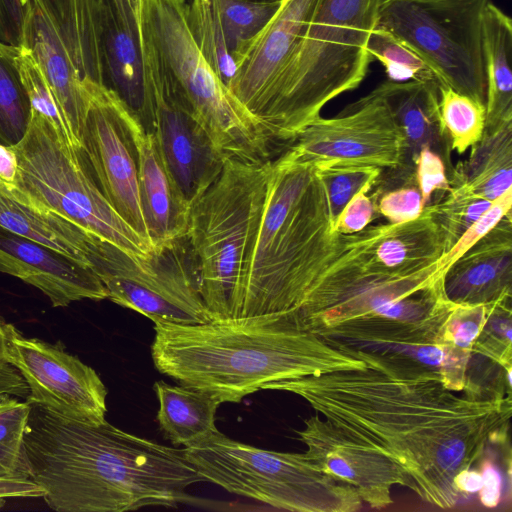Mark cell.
I'll use <instances>...</instances> for the list:
<instances>
[{
  "mask_svg": "<svg viewBox=\"0 0 512 512\" xmlns=\"http://www.w3.org/2000/svg\"><path fill=\"white\" fill-rule=\"evenodd\" d=\"M364 369L272 382L263 390L296 394L326 420L398 464L410 489L441 509L462 498L458 476L507 440L510 395L459 396L440 375L374 353L341 348Z\"/></svg>",
  "mask_w": 512,
  "mask_h": 512,
  "instance_id": "1",
  "label": "cell"
},
{
  "mask_svg": "<svg viewBox=\"0 0 512 512\" xmlns=\"http://www.w3.org/2000/svg\"><path fill=\"white\" fill-rule=\"evenodd\" d=\"M30 405L24 436L30 479L50 509L123 512L196 501L187 489L204 480L183 449L106 420L86 423Z\"/></svg>",
  "mask_w": 512,
  "mask_h": 512,
  "instance_id": "2",
  "label": "cell"
},
{
  "mask_svg": "<svg viewBox=\"0 0 512 512\" xmlns=\"http://www.w3.org/2000/svg\"><path fill=\"white\" fill-rule=\"evenodd\" d=\"M155 368L221 403H239L272 382L317 376L366 364L305 328L294 311L154 323Z\"/></svg>",
  "mask_w": 512,
  "mask_h": 512,
  "instance_id": "3",
  "label": "cell"
},
{
  "mask_svg": "<svg viewBox=\"0 0 512 512\" xmlns=\"http://www.w3.org/2000/svg\"><path fill=\"white\" fill-rule=\"evenodd\" d=\"M344 249L314 165L285 151L270 161L260 226L235 318L296 311Z\"/></svg>",
  "mask_w": 512,
  "mask_h": 512,
  "instance_id": "4",
  "label": "cell"
},
{
  "mask_svg": "<svg viewBox=\"0 0 512 512\" xmlns=\"http://www.w3.org/2000/svg\"><path fill=\"white\" fill-rule=\"evenodd\" d=\"M385 0H318L257 115L272 143H293L323 107L356 89L373 61L367 49Z\"/></svg>",
  "mask_w": 512,
  "mask_h": 512,
  "instance_id": "5",
  "label": "cell"
},
{
  "mask_svg": "<svg viewBox=\"0 0 512 512\" xmlns=\"http://www.w3.org/2000/svg\"><path fill=\"white\" fill-rule=\"evenodd\" d=\"M186 0H143L144 56L224 159L266 162L272 141L212 70L189 29Z\"/></svg>",
  "mask_w": 512,
  "mask_h": 512,
  "instance_id": "6",
  "label": "cell"
},
{
  "mask_svg": "<svg viewBox=\"0 0 512 512\" xmlns=\"http://www.w3.org/2000/svg\"><path fill=\"white\" fill-rule=\"evenodd\" d=\"M270 161L226 159L219 176L190 204L185 239L213 320L236 317L264 210Z\"/></svg>",
  "mask_w": 512,
  "mask_h": 512,
  "instance_id": "7",
  "label": "cell"
},
{
  "mask_svg": "<svg viewBox=\"0 0 512 512\" xmlns=\"http://www.w3.org/2000/svg\"><path fill=\"white\" fill-rule=\"evenodd\" d=\"M183 451L204 481L278 509L355 512L362 508L352 486L320 470L304 453L264 450L219 430Z\"/></svg>",
  "mask_w": 512,
  "mask_h": 512,
  "instance_id": "8",
  "label": "cell"
},
{
  "mask_svg": "<svg viewBox=\"0 0 512 512\" xmlns=\"http://www.w3.org/2000/svg\"><path fill=\"white\" fill-rule=\"evenodd\" d=\"M18 156L15 186L87 232L121 250L148 256L154 248L113 208L102 193L82 148L30 110Z\"/></svg>",
  "mask_w": 512,
  "mask_h": 512,
  "instance_id": "9",
  "label": "cell"
},
{
  "mask_svg": "<svg viewBox=\"0 0 512 512\" xmlns=\"http://www.w3.org/2000/svg\"><path fill=\"white\" fill-rule=\"evenodd\" d=\"M87 259L105 286L107 299L153 323L213 320L201 297L197 267L185 237L148 256H137L95 236Z\"/></svg>",
  "mask_w": 512,
  "mask_h": 512,
  "instance_id": "10",
  "label": "cell"
},
{
  "mask_svg": "<svg viewBox=\"0 0 512 512\" xmlns=\"http://www.w3.org/2000/svg\"><path fill=\"white\" fill-rule=\"evenodd\" d=\"M490 0H385L377 26L416 51L444 86L485 105L482 20Z\"/></svg>",
  "mask_w": 512,
  "mask_h": 512,
  "instance_id": "11",
  "label": "cell"
},
{
  "mask_svg": "<svg viewBox=\"0 0 512 512\" xmlns=\"http://www.w3.org/2000/svg\"><path fill=\"white\" fill-rule=\"evenodd\" d=\"M288 151L294 159L315 167L375 166L397 171L402 183L415 180L405 167L404 136L377 87L337 116L315 119Z\"/></svg>",
  "mask_w": 512,
  "mask_h": 512,
  "instance_id": "12",
  "label": "cell"
},
{
  "mask_svg": "<svg viewBox=\"0 0 512 512\" xmlns=\"http://www.w3.org/2000/svg\"><path fill=\"white\" fill-rule=\"evenodd\" d=\"M7 335V361L27 384L28 403L86 423L106 420L108 391L92 367L61 342L25 337L10 323Z\"/></svg>",
  "mask_w": 512,
  "mask_h": 512,
  "instance_id": "13",
  "label": "cell"
},
{
  "mask_svg": "<svg viewBox=\"0 0 512 512\" xmlns=\"http://www.w3.org/2000/svg\"><path fill=\"white\" fill-rule=\"evenodd\" d=\"M83 85L88 107L81 135L82 150L106 199L150 242L139 199L136 150L128 124L130 109L105 85Z\"/></svg>",
  "mask_w": 512,
  "mask_h": 512,
  "instance_id": "14",
  "label": "cell"
},
{
  "mask_svg": "<svg viewBox=\"0 0 512 512\" xmlns=\"http://www.w3.org/2000/svg\"><path fill=\"white\" fill-rule=\"evenodd\" d=\"M297 431L305 456L326 474L352 486L372 509L392 504L395 485L410 489L404 470L373 447L343 432L318 415L304 420Z\"/></svg>",
  "mask_w": 512,
  "mask_h": 512,
  "instance_id": "15",
  "label": "cell"
},
{
  "mask_svg": "<svg viewBox=\"0 0 512 512\" xmlns=\"http://www.w3.org/2000/svg\"><path fill=\"white\" fill-rule=\"evenodd\" d=\"M148 66V65H147ZM154 92L152 130L166 165L191 204L219 176L224 159L188 106L148 66Z\"/></svg>",
  "mask_w": 512,
  "mask_h": 512,
  "instance_id": "16",
  "label": "cell"
},
{
  "mask_svg": "<svg viewBox=\"0 0 512 512\" xmlns=\"http://www.w3.org/2000/svg\"><path fill=\"white\" fill-rule=\"evenodd\" d=\"M317 2L318 0H282L264 28L234 54L236 72L227 89L256 121L273 83L303 34Z\"/></svg>",
  "mask_w": 512,
  "mask_h": 512,
  "instance_id": "17",
  "label": "cell"
},
{
  "mask_svg": "<svg viewBox=\"0 0 512 512\" xmlns=\"http://www.w3.org/2000/svg\"><path fill=\"white\" fill-rule=\"evenodd\" d=\"M344 253L371 274L406 276L440 261L448 252L445 237L428 205L403 223L367 226L343 234Z\"/></svg>",
  "mask_w": 512,
  "mask_h": 512,
  "instance_id": "18",
  "label": "cell"
},
{
  "mask_svg": "<svg viewBox=\"0 0 512 512\" xmlns=\"http://www.w3.org/2000/svg\"><path fill=\"white\" fill-rule=\"evenodd\" d=\"M0 272L39 289L53 307L108 298L105 286L90 267L2 226Z\"/></svg>",
  "mask_w": 512,
  "mask_h": 512,
  "instance_id": "19",
  "label": "cell"
},
{
  "mask_svg": "<svg viewBox=\"0 0 512 512\" xmlns=\"http://www.w3.org/2000/svg\"><path fill=\"white\" fill-rule=\"evenodd\" d=\"M128 124L136 150L141 210L157 249L186 236L190 204L166 165L155 133L131 110Z\"/></svg>",
  "mask_w": 512,
  "mask_h": 512,
  "instance_id": "20",
  "label": "cell"
},
{
  "mask_svg": "<svg viewBox=\"0 0 512 512\" xmlns=\"http://www.w3.org/2000/svg\"><path fill=\"white\" fill-rule=\"evenodd\" d=\"M442 287L447 300L456 305H488L511 298V215L445 269Z\"/></svg>",
  "mask_w": 512,
  "mask_h": 512,
  "instance_id": "21",
  "label": "cell"
},
{
  "mask_svg": "<svg viewBox=\"0 0 512 512\" xmlns=\"http://www.w3.org/2000/svg\"><path fill=\"white\" fill-rule=\"evenodd\" d=\"M21 47L27 49L37 62L74 137L81 145L88 94L46 0H28L22 25Z\"/></svg>",
  "mask_w": 512,
  "mask_h": 512,
  "instance_id": "22",
  "label": "cell"
},
{
  "mask_svg": "<svg viewBox=\"0 0 512 512\" xmlns=\"http://www.w3.org/2000/svg\"><path fill=\"white\" fill-rule=\"evenodd\" d=\"M104 84L152 130L154 92L143 44L121 19L113 0H101Z\"/></svg>",
  "mask_w": 512,
  "mask_h": 512,
  "instance_id": "23",
  "label": "cell"
},
{
  "mask_svg": "<svg viewBox=\"0 0 512 512\" xmlns=\"http://www.w3.org/2000/svg\"><path fill=\"white\" fill-rule=\"evenodd\" d=\"M439 85L431 81L386 80L377 86L404 136L406 170L415 175V159L428 147L451 167L450 140L439 108Z\"/></svg>",
  "mask_w": 512,
  "mask_h": 512,
  "instance_id": "24",
  "label": "cell"
},
{
  "mask_svg": "<svg viewBox=\"0 0 512 512\" xmlns=\"http://www.w3.org/2000/svg\"><path fill=\"white\" fill-rule=\"evenodd\" d=\"M0 226L89 267L95 235L45 207L15 185L0 182Z\"/></svg>",
  "mask_w": 512,
  "mask_h": 512,
  "instance_id": "25",
  "label": "cell"
},
{
  "mask_svg": "<svg viewBox=\"0 0 512 512\" xmlns=\"http://www.w3.org/2000/svg\"><path fill=\"white\" fill-rule=\"evenodd\" d=\"M486 77L485 130L512 122V20L491 0L482 20Z\"/></svg>",
  "mask_w": 512,
  "mask_h": 512,
  "instance_id": "26",
  "label": "cell"
},
{
  "mask_svg": "<svg viewBox=\"0 0 512 512\" xmlns=\"http://www.w3.org/2000/svg\"><path fill=\"white\" fill-rule=\"evenodd\" d=\"M82 81L104 84L101 0H46Z\"/></svg>",
  "mask_w": 512,
  "mask_h": 512,
  "instance_id": "27",
  "label": "cell"
},
{
  "mask_svg": "<svg viewBox=\"0 0 512 512\" xmlns=\"http://www.w3.org/2000/svg\"><path fill=\"white\" fill-rule=\"evenodd\" d=\"M450 185L494 201L512 189V122L484 131L468 159L451 172Z\"/></svg>",
  "mask_w": 512,
  "mask_h": 512,
  "instance_id": "28",
  "label": "cell"
},
{
  "mask_svg": "<svg viewBox=\"0 0 512 512\" xmlns=\"http://www.w3.org/2000/svg\"><path fill=\"white\" fill-rule=\"evenodd\" d=\"M153 389L159 428L174 446H190L218 430L215 415L221 402L213 396L164 381L155 382Z\"/></svg>",
  "mask_w": 512,
  "mask_h": 512,
  "instance_id": "29",
  "label": "cell"
},
{
  "mask_svg": "<svg viewBox=\"0 0 512 512\" xmlns=\"http://www.w3.org/2000/svg\"><path fill=\"white\" fill-rule=\"evenodd\" d=\"M487 316L486 305L454 304L442 330L440 346L443 362L440 377L450 390L463 391L472 347Z\"/></svg>",
  "mask_w": 512,
  "mask_h": 512,
  "instance_id": "30",
  "label": "cell"
},
{
  "mask_svg": "<svg viewBox=\"0 0 512 512\" xmlns=\"http://www.w3.org/2000/svg\"><path fill=\"white\" fill-rule=\"evenodd\" d=\"M186 19L191 34L208 64L227 87L236 72L215 0H191Z\"/></svg>",
  "mask_w": 512,
  "mask_h": 512,
  "instance_id": "31",
  "label": "cell"
},
{
  "mask_svg": "<svg viewBox=\"0 0 512 512\" xmlns=\"http://www.w3.org/2000/svg\"><path fill=\"white\" fill-rule=\"evenodd\" d=\"M20 46L0 41V143L14 146L24 136L30 104L16 63Z\"/></svg>",
  "mask_w": 512,
  "mask_h": 512,
  "instance_id": "32",
  "label": "cell"
},
{
  "mask_svg": "<svg viewBox=\"0 0 512 512\" xmlns=\"http://www.w3.org/2000/svg\"><path fill=\"white\" fill-rule=\"evenodd\" d=\"M439 108L451 150L461 155L479 142L485 130L484 104L449 86H440Z\"/></svg>",
  "mask_w": 512,
  "mask_h": 512,
  "instance_id": "33",
  "label": "cell"
},
{
  "mask_svg": "<svg viewBox=\"0 0 512 512\" xmlns=\"http://www.w3.org/2000/svg\"><path fill=\"white\" fill-rule=\"evenodd\" d=\"M367 49L373 60L377 59L384 66L391 81H431L444 86L436 72L416 51L386 29L374 28Z\"/></svg>",
  "mask_w": 512,
  "mask_h": 512,
  "instance_id": "34",
  "label": "cell"
},
{
  "mask_svg": "<svg viewBox=\"0 0 512 512\" xmlns=\"http://www.w3.org/2000/svg\"><path fill=\"white\" fill-rule=\"evenodd\" d=\"M30 410L27 401L11 395L0 408V478L30 479L24 444Z\"/></svg>",
  "mask_w": 512,
  "mask_h": 512,
  "instance_id": "35",
  "label": "cell"
},
{
  "mask_svg": "<svg viewBox=\"0 0 512 512\" xmlns=\"http://www.w3.org/2000/svg\"><path fill=\"white\" fill-rule=\"evenodd\" d=\"M315 171L324 189L333 230L348 202L360 192L368 193L381 176V168L366 165H331L315 167Z\"/></svg>",
  "mask_w": 512,
  "mask_h": 512,
  "instance_id": "36",
  "label": "cell"
},
{
  "mask_svg": "<svg viewBox=\"0 0 512 512\" xmlns=\"http://www.w3.org/2000/svg\"><path fill=\"white\" fill-rule=\"evenodd\" d=\"M16 63L29 100L30 110L47 120L71 144L82 148L74 137L51 87L31 53L20 46Z\"/></svg>",
  "mask_w": 512,
  "mask_h": 512,
  "instance_id": "37",
  "label": "cell"
},
{
  "mask_svg": "<svg viewBox=\"0 0 512 512\" xmlns=\"http://www.w3.org/2000/svg\"><path fill=\"white\" fill-rule=\"evenodd\" d=\"M215 1L233 58L241 46L264 28L281 4L250 0Z\"/></svg>",
  "mask_w": 512,
  "mask_h": 512,
  "instance_id": "38",
  "label": "cell"
},
{
  "mask_svg": "<svg viewBox=\"0 0 512 512\" xmlns=\"http://www.w3.org/2000/svg\"><path fill=\"white\" fill-rule=\"evenodd\" d=\"M491 203L471 193L462 185H451L446 197L437 203L428 204L443 232L448 251Z\"/></svg>",
  "mask_w": 512,
  "mask_h": 512,
  "instance_id": "39",
  "label": "cell"
},
{
  "mask_svg": "<svg viewBox=\"0 0 512 512\" xmlns=\"http://www.w3.org/2000/svg\"><path fill=\"white\" fill-rule=\"evenodd\" d=\"M487 306L485 323L476 338L472 355L478 354L491 360L505 371L512 369V319L511 298Z\"/></svg>",
  "mask_w": 512,
  "mask_h": 512,
  "instance_id": "40",
  "label": "cell"
},
{
  "mask_svg": "<svg viewBox=\"0 0 512 512\" xmlns=\"http://www.w3.org/2000/svg\"><path fill=\"white\" fill-rule=\"evenodd\" d=\"M511 208L512 189H509L499 198L492 201L488 209L472 223L455 245L445 254V269L490 232L505 216L511 215Z\"/></svg>",
  "mask_w": 512,
  "mask_h": 512,
  "instance_id": "41",
  "label": "cell"
},
{
  "mask_svg": "<svg viewBox=\"0 0 512 512\" xmlns=\"http://www.w3.org/2000/svg\"><path fill=\"white\" fill-rule=\"evenodd\" d=\"M423 209L424 203L416 184L387 191L377 202V211L393 224L414 220Z\"/></svg>",
  "mask_w": 512,
  "mask_h": 512,
  "instance_id": "42",
  "label": "cell"
},
{
  "mask_svg": "<svg viewBox=\"0 0 512 512\" xmlns=\"http://www.w3.org/2000/svg\"><path fill=\"white\" fill-rule=\"evenodd\" d=\"M415 180L420 190L424 206L429 204L432 194L451 189L443 159L428 147L422 148L414 162Z\"/></svg>",
  "mask_w": 512,
  "mask_h": 512,
  "instance_id": "43",
  "label": "cell"
},
{
  "mask_svg": "<svg viewBox=\"0 0 512 512\" xmlns=\"http://www.w3.org/2000/svg\"><path fill=\"white\" fill-rule=\"evenodd\" d=\"M377 211V199L367 192L356 194L342 210L334 230L341 234H353L369 225Z\"/></svg>",
  "mask_w": 512,
  "mask_h": 512,
  "instance_id": "44",
  "label": "cell"
},
{
  "mask_svg": "<svg viewBox=\"0 0 512 512\" xmlns=\"http://www.w3.org/2000/svg\"><path fill=\"white\" fill-rule=\"evenodd\" d=\"M27 3L28 0H0V41L21 46Z\"/></svg>",
  "mask_w": 512,
  "mask_h": 512,
  "instance_id": "45",
  "label": "cell"
},
{
  "mask_svg": "<svg viewBox=\"0 0 512 512\" xmlns=\"http://www.w3.org/2000/svg\"><path fill=\"white\" fill-rule=\"evenodd\" d=\"M43 490L30 479L0 478V509L7 499L42 498Z\"/></svg>",
  "mask_w": 512,
  "mask_h": 512,
  "instance_id": "46",
  "label": "cell"
},
{
  "mask_svg": "<svg viewBox=\"0 0 512 512\" xmlns=\"http://www.w3.org/2000/svg\"><path fill=\"white\" fill-rule=\"evenodd\" d=\"M480 501L488 508L498 505L501 497V478L494 465L487 460L481 467Z\"/></svg>",
  "mask_w": 512,
  "mask_h": 512,
  "instance_id": "47",
  "label": "cell"
},
{
  "mask_svg": "<svg viewBox=\"0 0 512 512\" xmlns=\"http://www.w3.org/2000/svg\"><path fill=\"white\" fill-rule=\"evenodd\" d=\"M116 9L125 25L145 43V35L142 19L143 0H113Z\"/></svg>",
  "mask_w": 512,
  "mask_h": 512,
  "instance_id": "48",
  "label": "cell"
},
{
  "mask_svg": "<svg viewBox=\"0 0 512 512\" xmlns=\"http://www.w3.org/2000/svg\"><path fill=\"white\" fill-rule=\"evenodd\" d=\"M28 387L19 371L9 363H0V394L26 398Z\"/></svg>",
  "mask_w": 512,
  "mask_h": 512,
  "instance_id": "49",
  "label": "cell"
},
{
  "mask_svg": "<svg viewBox=\"0 0 512 512\" xmlns=\"http://www.w3.org/2000/svg\"><path fill=\"white\" fill-rule=\"evenodd\" d=\"M18 176V156L14 146L0 143V182L15 185Z\"/></svg>",
  "mask_w": 512,
  "mask_h": 512,
  "instance_id": "50",
  "label": "cell"
},
{
  "mask_svg": "<svg viewBox=\"0 0 512 512\" xmlns=\"http://www.w3.org/2000/svg\"><path fill=\"white\" fill-rule=\"evenodd\" d=\"M7 324L0 317V363H8L7 361V344H8V335H7Z\"/></svg>",
  "mask_w": 512,
  "mask_h": 512,
  "instance_id": "51",
  "label": "cell"
},
{
  "mask_svg": "<svg viewBox=\"0 0 512 512\" xmlns=\"http://www.w3.org/2000/svg\"><path fill=\"white\" fill-rule=\"evenodd\" d=\"M9 396V394H0V408L5 404Z\"/></svg>",
  "mask_w": 512,
  "mask_h": 512,
  "instance_id": "52",
  "label": "cell"
},
{
  "mask_svg": "<svg viewBox=\"0 0 512 512\" xmlns=\"http://www.w3.org/2000/svg\"><path fill=\"white\" fill-rule=\"evenodd\" d=\"M250 1H256V2H281L282 0H250Z\"/></svg>",
  "mask_w": 512,
  "mask_h": 512,
  "instance_id": "53",
  "label": "cell"
}]
</instances>
